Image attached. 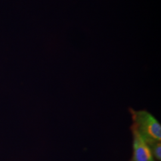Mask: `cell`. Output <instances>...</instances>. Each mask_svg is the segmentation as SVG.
Returning a JSON list of instances; mask_svg holds the SVG:
<instances>
[{
  "instance_id": "7a4b0ae2",
  "label": "cell",
  "mask_w": 161,
  "mask_h": 161,
  "mask_svg": "<svg viewBox=\"0 0 161 161\" xmlns=\"http://www.w3.org/2000/svg\"><path fill=\"white\" fill-rule=\"evenodd\" d=\"M132 135V155L131 161H155L149 146L133 125L131 127Z\"/></svg>"
},
{
  "instance_id": "6da1fadb",
  "label": "cell",
  "mask_w": 161,
  "mask_h": 161,
  "mask_svg": "<svg viewBox=\"0 0 161 161\" xmlns=\"http://www.w3.org/2000/svg\"><path fill=\"white\" fill-rule=\"evenodd\" d=\"M133 124L146 142L161 141V125L149 112L145 110L130 109Z\"/></svg>"
},
{
  "instance_id": "3957f363",
  "label": "cell",
  "mask_w": 161,
  "mask_h": 161,
  "mask_svg": "<svg viewBox=\"0 0 161 161\" xmlns=\"http://www.w3.org/2000/svg\"><path fill=\"white\" fill-rule=\"evenodd\" d=\"M146 142V141H145ZM149 146L150 150L154 159L157 161L161 160V141H149L146 142Z\"/></svg>"
}]
</instances>
